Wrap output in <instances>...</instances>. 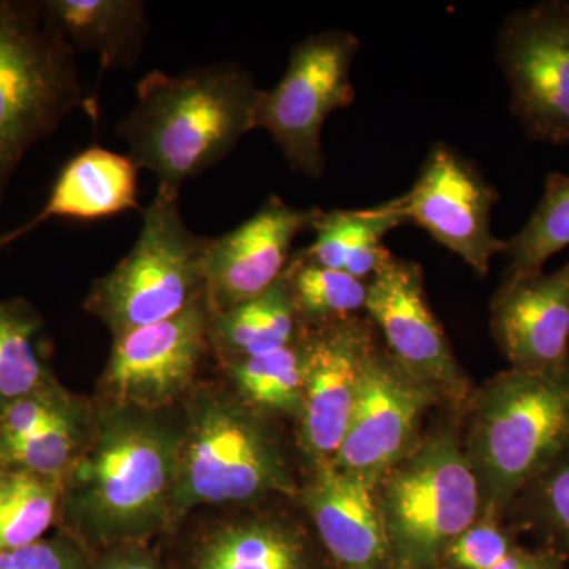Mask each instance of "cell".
I'll list each match as a JSON object with an SVG mask.
<instances>
[{"label": "cell", "mask_w": 569, "mask_h": 569, "mask_svg": "<svg viewBox=\"0 0 569 569\" xmlns=\"http://www.w3.org/2000/svg\"><path fill=\"white\" fill-rule=\"evenodd\" d=\"M263 89L238 62L209 63L178 74L153 70L137 86V104L116 126L140 170L181 190L222 162L247 133Z\"/></svg>", "instance_id": "1"}, {"label": "cell", "mask_w": 569, "mask_h": 569, "mask_svg": "<svg viewBox=\"0 0 569 569\" xmlns=\"http://www.w3.org/2000/svg\"><path fill=\"white\" fill-rule=\"evenodd\" d=\"M182 433L121 408L82 447L62 482L59 518L97 541L151 535L171 522Z\"/></svg>", "instance_id": "2"}, {"label": "cell", "mask_w": 569, "mask_h": 569, "mask_svg": "<svg viewBox=\"0 0 569 569\" xmlns=\"http://www.w3.org/2000/svg\"><path fill=\"white\" fill-rule=\"evenodd\" d=\"M74 52L40 0H0V203L29 149L89 108Z\"/></svg>", "instance_id": "3"}, {"label": "cell", "mask_w": 569, "mask_h": 569, "mask_svg": "<svg viewBox=\"0 0 569 569\" xmlns=\"http://www.w3.org/2000/svg\"><path fill=\"white\" fill-rule=\"evenodd\" d=\"M181 190L159 186L141 209V230L130 252L93 282L86 309L126 335L176 317L204 298L206 258L212 238L183 222Z\"/></svg>", "instance_id": "4"}, {"label": "cell", "mask_w": 569, "mask_h": 569, "mask_svg": "<svg viewBox=\"0 0 569 569\" xmlns=\"http://www.w3.org/2000/svg\"><path fill=\"white\" fill-rule=\"evenodd\" d=\"M473 463L492 511L507 509L569 455V372L509 369L485 389L475 422Z\"/></svg>", "instance_id": "5"}, {"label": "cell", "mask_w": 569, "mask_h": 569, "mask_svg": "<svg viewBox=\"0 0 569 569\" xmlns=\"http://www.w3.org/2000/svg\"><path fill=\"white\" fill-rule=\"evenodd\" d=\"M293 492L274 441L244 408L203 395L182 433L171 522L208 505H238Z\"/></svg>", "instance_id": "6"}, {"label": "cell", "mask_w": 569, "mask_h": 569, "mask_svg": "<svg viewBox=\"0 0 569 569\" xmlns=\"http://www.w3.org/2000/svg\"><path fill=\"white\" fill-rule=\"evenodd\" d=\"M361 41L350 31L312 33L291 48L287 69L263 89L254 112V130H264L298 173L325 174L321 133L332 112L356 100L353 63Z\"/></svg>", "instance_id": "7"}, {"label": "cell", "mask_w": 569, "mask_h": 569, "mask_svg": "<svg viewBox=\"0 0 569 569\" xmlns=\"http://www.w3.org/2000/svg\"><path fill=\"white\" fill-rule=\"evenodd\" d=\"M388 475L381 512L391 546L407 559H436L477 520V470L455 438L426 441Z\"/></svg>", "instance_id": "8"}, {"label": "cell", "mask_w": 569, "mask_h": 569, "mask_svg": "<svg viewBox=\"0 0 569 569\" xmlns=\"http://www.w3.org/2000/svg\"><path fill=\"white\" fill-rule=\"evenodd\" d=\"M496 61L527 140L569 146V2L541 0L509 13Z\"/></svg>", "instance_id": "9"}, {"label": "cell", "mask_w": 569, "mask_h": 569, "mask_svg": "<svg viewBox=\"0 0 569 569\" xmlns=\"http://www.w3.org/2000/svg\"><path fill=\"white\" fill-rule=\"evenodd\" d=\"M402 200L407 222L458 254L478 276H488L493 258L503 254L505 239L492 230L500 193L473 160L448 142L430 146Z\"/></svg>", "instance_id": "10"}, {"label": "cell", "mask_w": 569, "mask_h": 569, "mask_svg": "<svg viewBox=\"0 0 569 569\" xmlns=\"http://www.w3.org/2000/svg\"><path fill=\"white\" fill-rule=\"evenodd\" d=\"M211 318L204 296L176 317L114 337L103 387L118 407L151 411L183 395L211 347Z\"/></svg>", "instance_id": "11"}, {"label": "cell", "mask_w": 569, "mask_h": 569, "mask_svg": "<svg viewBox=\"0 0 569 569\" xmlns=\"http://www.w3.org/2000/svg\"><path fill=\"white\" fill-rule=\"evenodd\" d=\"M433 391L376 346L367 358L353 417L332 463L377 485L411 447Z\"/></svg>", "instance_id": "12"}, {"label": "cell", "mask_w": 569, "mask_h": 569, "mask_svg": "<svg viewBox=\"0 0 569 569\" xmlns=\"http://www.w3.org/2000/svg\"><path fill=\"white\" fill-rule=\"evenodd\" d=\"M323 209L296 208L269 194L252 217L212 238L206 258V302L212 316L252 301L274 287L299 234L312 231Z\"/></svg>", "instance_id": "13"}, {"label": "cell", "mask_w": 569, "mask_h": 569, "mask_svg": "<svg viewBox=\"0 0 569 569\" xmlns=\"http://www.w3.org/2000/svg\"><path fill=\"white\" fill-rule=\"evenodd\" d=\"M365 310L406 372L432 391L462 395L466 380L427 302L425 274L417 261L389 253L369 280Z\"/></svg>", "instance_id": "14"}, {"label": "cell", "mask_w": 569, "mask_h": 569, "mask_svg": "<svg viewBox=\"0 0 569 569\" xmlns=\"http://www.w3.org/2000/svg\"><path fill=\"white\" fill-rule=\"evenodd\" d=\"M305 389L301 438L306 451L320 463L335 460L350 426L372 332L348 318L335 323L302 326Z\"/></svg>", "instance_id": "15"}, {"label": "cell", "mask_w": 569, "mask_h": 569, "mask_svg": "<svg viewBox=\"0 0 569 569\" xmlns=\"http://www.w3.org/2000/svg\"><path fill=\"white\" fill-rule=\"evenodd\" d=\"M493 339L522 372H569V261L552 272L503 280L492 301Z\"/></svg>", "instance_id": "16"}, {"label": "cell", "mask_w": 569, "mask_h": 569, "mask_svg": "<svg viewBox=\"0 0 569 569\" xmlns=\"http://www.w3.org/2000/svg\"><path fill=\"white\" fill-rule=\"evenodd\" d=\"M372 482L321 463L307 486L305 505L326 548L350 569H376L387 560L391 541Z\"/></svg>", "instance_id": "17"}, {"label": "cell", "mask_w": 569, "mask_h": 569, "mask_svg": "<svg viewBox=\"0 0 569 569\" xmlns=\"http://www.w3.org/2000/svg\"><path fill=\"white\" fill-rule=\"evenodd\" d=\"M81 413L58 381L0 413V471L67 477L82 447Z\"/></svg>", "instance_id": "18"}, {"label": "cell", "mask_w": 569, "mask_h": 569, "mask_svg": "<svg viewBox=\"0 0 569 569\" xmlns=\"http://www.w3.org/2000/svg\"><path fill=\"white\" fill-rule=\"evenodd\" d=\"M140 171L129 153L123 156L100 146L84 149L63 164L40 211L14 230L0 233V249L52 219L84 222L138 211Z\"/></svg>", "instance_id": "19"}, {"label": "cell", "mask_w": 569, "mask_h": 569, "mask_svg": "<svg viewBox=\"0 0 569 569\" xmlns=\"http://www.w3.org/2000/svg\"><path fill=\"white\" fill-rule=\"evenodd\" d=\"M44 18L74 51L99 56L102 70L140 61L149 33L142 0H40Z\"/></svg>", "instance_id": "20"}, {"label": "cell", "mask_w": 569, "mask_h": 569, "mask_svg": "<svg viewBox=\"0 0 569 569\" xmlns=\"http://www.w3.org/2000/svg\"><path fill=\"white\" fill-rule=\"evenodd\" d=\"M402 194L362 209L321 211L313 223V241L299 250L313 263L369 282L387 260L385 238L407 224Z\"/></svg>", "instance_id": "21"}, {"label": "cell", "mask_w": 569, "mask_h": 569, "mask_svg": "<svg viewBox=\"0 0 569 569\" xmlns=\"http://www.w3.org/2000/svg\"><path fill=\"white\" fill-rule=\"evenodd\" d=\"M302 326L282 279L252 301L211 318V346L227 362L291 346Z\"/></svg>", "instance_id": "22"}, {"label": "cell", "mask_w": 569, "mask_h": 569, "mask_svg": "<svg viewBox=\"0 0 569 569\" xmlns=\"http://www.w3.org/2000/svg\"><path fill=\"white\" fill-rule=\"evenodd\" d=\"M43 326L26 299L0 301V413L56 381L41 351Z\"/></svg>", "instance_id": "23"}, {"label": "cell", "mask_w": 569, "mask_h": 569, "mask_svg": "<svg viewBox=\"0 0 569 569\" xmlns=\"http://www.w3.org/2000/svg\"><path fill=\"white\" fill-rule=\"evenodd\" d=\"M301 326H321L353 318L366 309L369 282L293 253L282 277Z\"/></svg>", "instance_id": "24"}, {"label": "cell", "mask_w": 569, "mask_h": 569, "mask_svg": "<svg viewBox=\"0 0 569 569\" xmlns=\"http://www.w3.org/2000/svg\"><path fill=\"white\" fill-rule=\"evenodd\" d=\"M569 247V174L550 173L541 198L518 233L505 239V280L538 274Z\"/></svg>", "instance_id": "25"}, {"label": "cell", "mask_w": 569, "mask_h": 569, "mask_svg": "<svg viewBox=\"0 0 569 569\" xmlns=\"http://www.w3.org/2000/svg\"><path fill=\"white\" fill-rule=\"evenodd\" d=\"M62 482L28 471H0V550L43 539L59 518Z\"/></svg>", "instance_id": "26"}, {"label": "cell", "mask_w": 569, "mask_h": 569, "mask_svg": "<svg viewBox=\"0 0 569 569\" xmlns=\"http://www.w3.org/2000/svg\"><path fill=\"white\" fill-rule=\"evenodd\" d=\"M239 392L253 406L299 413L305 389V342L228 362Z\"/></svg>", "instance_id": "27"}, {"label": "cell", "mask_w": 569, "mask_h": 569, "mask_svg": "<svg viewBox=\"0 0 569 569\" xmlns=\"http://www.w3.org/2000/svg\"><path fill=\"white\" fill-rule=\"evenodd\" d=\"M198 569H301V549L271 523H238L209 539Z\"/></svg>", "instance_id": "28"}, {"label": "cell", "mask_w": 569, "mask_h": 569, "mask_svg": "<svg viewBox=\"0 0 569 569\" xmlns=\"http://www.w3.org/2000/svg\"><path fill=\"white\" fill-rule=\"evenodd\" d=\"M522 493L527 496L530 518L569 548V455L557 460Z\"/></svg>", "instance_id": "29"}, {"label": "cell", "mask_w": 569, "mask_h": 569, "mask_svg": "<svg viewBox=\"0 0 569 569\" xmlns=\"http://www.w3.org/2000/svg\"><path fill=\"white\" fill-rule=\"evenodd\" d=\"M511 541L496 523H473L448 548L451 560L462 569H490L511 552Z\"/></svg>", "instance_id": "30"}, {"label": "cell", "mask_w": 569, "mask_h": 569, "mask_svg": "<svg viewBox=\"0 0 569 569\" xmlns=\"http://www.w3.org/2000/svg\"><path fill=\"white\" fill-rule=\"evenodd\" d=\"M0 569H84V561L70 539H40L24 548L0 550Z\"/></svg>", "instance_id": "31"}, {"label": "cell", "mask_w": 569, "mask_h": 569, "mask_svg": "<svg viewBox=\"0 0 569 569\" xmlns=\"http://www.w3.org/2000/svg\"><path fill=\"white\" fill-rule=\"evenodd\" d=\"M557 559L550 553L522 552L512 549L500 563L490 569H556Z\"/></svg>", "instance_id": "32"}, {"label": "cell", "mask_w": 569, "mask_h": 569, "mask_svg": "<svg viewBox=\"0 0 569 569\" xmlns=\"http://www.w3.org/2000/svg\"><path fill=\"white\" fill-rule=\"evenodd\" d=\"M102 569H159L148 559L138 556H122L104 563Z\"/></svg>", "instance_id": "33"}]
</instances>
